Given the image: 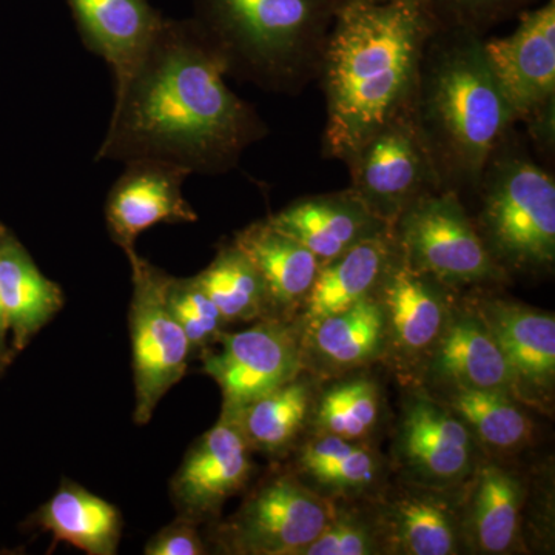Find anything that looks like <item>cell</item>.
Instances as JSON below:
<instances>
[{"label":"cell","instance_id":"6da1fadb","mask_svg":"<svg viewBox=\"0 0 555 555\" xmlns=\"http://www.w3.org/2000/svg\"><path fill=\"white\" fill-rule=\"evenodd\" d=\"M225 69L192 20H164L127 75L98 160H164L219 177L269 134L257 108L225 83Z\"/></svg>","mask_w":555,"mask_h":555},{"label":"cell","instance_id":"7a4b0ae2","mask_svg":"<svg viewBox=\"0 0 555 555\" xmlns=\"http://www.w3.org/2000/svg\"><path fill=\"white\" fill-rule=\"evenodd\" d=\"M437 28L427 0H341L318 75L324 158L346 163L379 127L412 112L420 61Z\"/></svg>","mask_w":555,"mask_h":555},{"label":"cell","instance_id":"3957f363","mask_svg":"<svg viewBox=\"0 0 555 555\" xmlns=\"http://www.w3.org/2000/svg\"><path fill=\"white\" fill-rule=\"evenodd\" d=\"M485 38L438 27L420 61L412 118L441 190L474 193L489 156L517 122L485 53Z\"/></svg>","mask_w":555,"mask_h":555},{"label":"cell","instance_id":"277c9868","mask_svg":"<svg viewBox=\"0 0 555 555\" xmlns=\"http://www.w3.org/2000/svg\"><path fill=\"white\" fill-rule=\"evenodd\" d=\"M341 0H195L193 24L225 75L298 96L318 79Z\"/></svg>","mask_w":555,"mask_h":555},{"label":"cell","instance_id":"5b68a950","mask_svg":"<svg viewBox=\"0 0 555 555\" xmlns=\"http://www.w3.org/2000/svg\"><path fill=\"white\" fill-rule=\"evenodd\" d=\"M474 224L507 275L551 272L555 264V181L516 129L489 156L473 193Z\"/></svg>","mask_w":555,"mask_h":555},{"label":"cell","instance_id":"8992f818","mask_svg":"<svg viewBox=\"0 0 555 555\" xmlns=\"http://www.w3.org/2000/svg\"><path fill=\"white\" fill-rule=\"evenodd\" d=\"M390 230L409 268L452 291L509 278L486 248L462 196L451 190L415 201Z\"/></svg>","mask_w":555,"mask_h":555},{"label":"cell","instance_id":"52a82bcc","mask_svg":"<svg viewBox=\"0 0 555 555\" xmlns=\"http://www.w3.org/2000/svg\"><path fill=\"white\" fill-rule=\"evenodd\" d=\"M514 33L485 38V53L516 122L545 153L555 139V0L524 11Z\"/></svg>","mask_w":555,"mask_h":555},{"label":"cell","instance_id":"ba28073f","mask_svg":"<svg viewBox=\"0 0 555 555\" xmlns=\"http://www.w3.org/2000/svg\"><path fill=\"white\" fill-rule=\"evenodd\" d=\"M127 259L133 281L129 309L137 397L133 418L138 426H144L163 397L184 377L193 349L167 305L171 276L138 251Z\"/></svg>","mask_w":555,"mask_h":555},{"label":"cell","instance_id":"9c48e42d","mask_svg":"<svg viewBox=\"0 0 555 555\" xmlns=\"http://www.w3.org/2000/svg\"><path fill=\"white\" fill-rule=\"evenodd\" d=\"M335 509L292 474H272L247 496L235 516L219 526L222 553L301 555L331 524Z\"/></svg>","mask_w":555,"mask_h":555},{"label":"cell","instance_id":"30bf717a","mask_svg":"<svg viewBox=\"0 0 555 555\" xmlns=\"http://www.w3.org/2000/svg\"><path fill=\"white\" fill-rule=\"evenodd\" d=\"M345 164L350 173L349 188L389 228L415 201L441 192L412 112L379 127Z\"/></svg>","mask_w":555,"mask_h":555},{"label":"cell","instance_id":"8fae6325","mask_svg":"<svg viewBox=\"0 0 555 555\" xmlns=\"http://www.w3.org/2000/svg\"><path fill=\"white\" fill-rule=\"evenodd\" d=\"M203 372L222 392V412L233 414L297 378L302 353L294 328L283 318L266 317L238 332H222L201 352Z\"/></svg>","mask_w":555,"mask_h":555},{"label":"cell","instance_id":"7c38bea8","mask_svg":"<svg viewBox=\"0 0 555 555\" xmlns=\"http://www.w3.org/2000/svg\"><path fill=\"white\" fill-rule=\"evenodd\" d=\"M254 473L251 448L235 420L222 414L217 425L189 449L170 483L178 516L211 521L238 495Z\"/></svg>","mask_w":555,"mask_h":555},{"label":"cell","instance_id":"4fadbf2b","mask_svg":"<svg viewBox=\"0 0 555 555\" xmlns=\"http://www.w3.org/2000/svg\"><path fill=\"white\" fill-rule=\"evenodd\" d=\"M105 203V222L113 243L124 254L137 251V240L155 225L198 221V215L182 195L190 171L155 159L126 163Z\"/></svg>","mask_w":555,"mask_h":555},{"label":"cell","instance_id":"5bb4252c","mask_svg":"<svg viewBox=\"0 0 555 555\" xmlns=\"http://www.w3.org/2000/svg\"><path fill=\"white\" fill-rule=\"evenodd\" d=\"M474 309L505 358L514 397L539 408L550 403L555 383L553 313L499 298L480 299Z\"/></svg>","mask_w":555,"mask_h":555},{"label":"cell","instance_id":"9a60e30c","mask_svg":"<svg viewBox=\"0 0 555 555\" xmlns=\"http://www.w3.org/2000/svg\"><path fill=\"white\" fill-rule=\"evenodd\" d=\"M473 434L447 406L429 397H414L404 409L398 455L422 483L451 486L474 467Z\"/></svg>","mask_w":555,"mask_h":555},{"label":"cell","instance_id":"2e32d148","mask_svg":"<svg viewBox=\"0 0 555 555\" xmlns=\"http://www.w3.org/2000/svg\"><path fill=\"white\" fill-rule=\"evenodd\" d=\"M268 219L273 228L309 248L321 264L390 230L350 188L305 196Z\"/></svg>","mask_w":555,"mask_h":555},{"label":"cell","instance_id":"e0dca14e","mask_svg":"<svg viewBox=\"0 0 555 555\" xmlns=\"http://www.w3.org/2000/svg\"><path fill=\"white\" fill-rule=\"evenodd\" d=\"M448 291L409 268L398 251L375 295L385 310L386 338L400 356L415 358L436 345L448 320Z\"/></svg>","mask_w":555,"mask_h":555},{"label":"cell","instance_id":"ac0fdd59","mask_svg":"<svg viewBox=\"0 0 555 555\" xmlns=\"http://www.w3.org/2000/svg\"><path fill=\"white\" fill-rule=\"evenodd\" d=\"M456 312L430 349L433 378L451 390L491 389L514 396L509 369L483 320L469 309Z\"/></svg>","mask_w":555,"mask_h":555},{"label":"cell","instance_id":"d6986e66","mask_svg":"<svg viewBox=\"0 0 555 555\" xmlns=\"http://www.w3.org/2000/svg\"><path fill=\"white\" fill-rule=\"evenodd\" d=\"M87 49L112 68L113 78L130 72L166 17L149 0H67Z\"/></svg>","mask_w":555,"mask_h":555},{"label":"cell","instance_id":"ffe728a7","mask_svg":"<svg viewBox=\"0 0 555 555\" xmlns=\"http://www.w3.org/2000/svg\"><path fill=\"white\" fill-rule=\"evenodd\" d=\"M60 284L40 272L27 248L0 224V309L14 352H21L64 308Z\"/></svg>","mask_w":555,"mask_h":555},{"label":"cell","instance_id":"44dd1931","mask_svg":"<svg viewBox=\"0 0 555 555\" xmlns=\"http://www.w3.org/2000/svg\"><path fill=\"white\" fill-rule=\"evenodd\" d=\"M397 255L392 230H387L321 264L315 283L302 302L308 327L374 297Z\"/></svg>","mask_w":555,"mask_h":555},{"label":"cell","instance_id":"7402d4cb","mask_svg":"<svg viewBox=\"0 0 555 555\" xmlns=\"http://www.w3.org/2000/svg\"><path fill=\"white\" fill-rule=\"evenodd\" d=\"M232 241L261 275L272 313L301 308L321 268L309 248L273 228L269 219L240 230Z\"/></svg>","mask_w":555,"mask_h":555},{"label":"cell","instance_id":"603a6c76","mask_svg":"<svg viewBox=\"0 0 555 555\" xmlns=\"http://www.w3.org/2000/svg\"><path fill=\"white\" fill-rule=\"evenodd\" d=\"M38 524L57 542L69 543L86 554L118 553L122 532L118 507L73 481H62L56 494L40 507Z\"/></svg>","mask_w":555,"mask_h":555},{"label":"cell","instance_id":"cb8c5ba5","mask_svg":"<svg viewBox=\"0 0 555 555\" xmlns=\"http://www.w3.org/2000/svg\"><path fill=\"white\" fill-rule=\"evenodd\" d=\"M299 473L318 486V494L356 496L371 491L382 478V460L361 441L326 436L309 440L299 451Z\"/></svg>","mask_w":555,"mask_h":555},{"label":"cell","instance_id":"d4e9b609","mask_svg":"<svg viewBox=\"0 0 555 555\" xmlns=\"http://www.w3.org/2000/svg\"><path fill=\"white\" fill-rule=\"evenodd\" d=\"M524 486L509 470L481 467L474 486L469 511V537L483 554L513 551L520 529Z\"/></svg>","mask_w":555,"mask_h":555},{"label":"cell","instance_id":"484cf974","mask_svg":"<svg viewBox=\"0 0 555 555\" xmlns=\"http://www.w3.org/2000/svg\"><path fill=\"white\" fill-rule=\"evenodd\" d=\"M310 385L298 375L233 414H222L235 420L251 451L278 455L297 440L310 414Z\"/></svg>","mask_w":555,"mask_h":555},{"label":"cell","instance_id":"4316f807","mask_svg":"<svg viewBox=\"0 0 555 555\" xmlns=\"http://www.w3.org/2000/svg\"><path fill=\"white\" fill-rule=\"evenodd\" d=\"M308 328L317 352L339 369L374 360L387 339L385 310L377 295Z\"/></svg>","mask_w":555,"mask_h":555},{"label":"cell","instance_id":"83f0119b","mask_svg":"<svg viewBox=\"0 0 555 555\" xmlns=\"http://www.w3.org/2000/svg\"><path fill=\"white\" fill-rule=\"evenodd\" d=\"M390 542L398 553L451 555L459 551V524L451 505L433 492H409L390 507Z\"/></svg>","mask_w":555,"mask_h":555},{"label":"cell","instance_id":"f1b7e54d","mask_svg":"<svg viewBox=\"0 0 555 555\" xmlns=\"http://www.w3.org/2000/svg\"><path fill=\"white\" fill-rule=\"evenodd\" d=\"M195 276L225 323H250L272 317L261 275L233 241L222 244L214 261Z\"/></svg>","mask_w":555,"mask_h":555},{"label":"cell","instance_id":"f546056e","mask_svg":"<svg viewBox=\"0 0 555 555\" xmlns=\"http://www.w3.org/2000/svg\"><path fill=\"white\" fill-rule=\"evenodd\" d=\"M503 390L452 389L447 406L470 430L473 437L502 451L524 447L531 437V420Z\"/></svg>","mask_w":555,"mask_h":555},{"label":"cell","instance_id":"4dcf8cb0","mask_svg":"<svg viewBox=\"0 0 555 555\" xmlns=\"http://www.w3.org/2000/svg\"><path fill=\"white\" fill-rule=\"evenodd\" d=\"M378 386L372 379L357 378L328 387L317 406L320 434L361 441L375 429L379 418Z\"/></svg>","mask_w":555,"mask_h":555},{"label":"cell","instance_id":"1f68e13d","mask_svg":"<svg viewBox=\"0 0 555 555\" xmlns=\"http://www.w3.org/2000/svg\"><path fill=\"white\" fill-rule=\"evenodd\" d=\"M167 305L184 331L193 353L204 352L214 346L228 326L196 276H171L167 287Z\"/></svg>","mask_w":555,"mask_h":555},{"label":"cell","instance_id":"d6a6232c","mask_svg":"<svg viewBox=\"0 0 555 555\" xmlns=\"http://www.w3.org/2000/svg\"><path fill=\"white\" fill-rule=\"evenodd\" d=\"M539 0H427L438 27L488 35L496 25L517 20Z\"/></svg>","mask_w":555,"mask_h":555},{"label":"cell","instance_id":"836d02e7","mask_svg":"<svg viewBox=\"0 0 555 555\" xmlns=\"http://www.w3.org/2000/svg\"><path fill=\"white\" fill-rule=\"evenodd\" d=\"M377 531L358 517H339L335 514L331 524L313 540L301 555H369L382 550Z\"/></svg>","mask_w":555,"mask_h":555},{"label":"cell","instance_id":"e575fe53","mask_svg":"<svg viewBox=\"0 0 555 555\" xmlns=\"http://www.w3.org/2000/svg\"><path fill=\"white\" fill-rule=\"evenodd\" d=\"M198 521L179 517L160 528L144 547L147 555H203L206 542L201 535Z\"/></svg>","mask_w":555,"mask_h":555},{"label":"cell","instance_id":"d590c367","mask_svg":"<svg viewBox=\"0 0 555 555\" xmlns=\"http://www.w3.org/2000/svg\"><path fill=\"white\" fill-rule=\"evenodd\" d=\"M7 339H9V328H7L5 317H3L2 309H0V347L10 352L7 349Z\"/></svg>","mask_w":555,"mask_h":555},{"label":"cell","instance_id":"8d00e7d4","mask_svg":"<svg viewBox=\"0 0 555 555\" xmlns=\"http://www.w3.org/2000/svg\"><path fill=\"white\" fill-rule=\"evenodd\" d=\"M5 364H9V352L0 347V374H2Z\"/></svg>","mask_w":555,"mask_h":555},{"label":"cell","instance_id":"74e56055","mask_svg":"<svg viewBox=\"0 0 555 555\" xmlns=\"http://www.w3.org/2000/svg\"><path fill=\"white\" fill-rule=\"evenodd\" d=\"M364 2L382 3V2H389V0H364Z\"/></svg>","mask_w":555,"mask_h":555}]
</instances>
